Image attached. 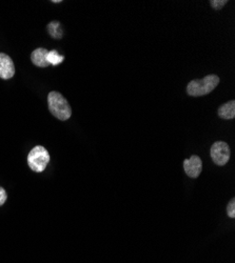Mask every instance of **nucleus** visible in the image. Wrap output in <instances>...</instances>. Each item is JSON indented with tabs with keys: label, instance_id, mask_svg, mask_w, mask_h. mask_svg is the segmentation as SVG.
<instances>
[{
	"label": "nucleus",
	"instance_id": "f257e3e1",
	"mask_svg": "<svg viewBox=\"0 0 235 263\" xmlns=\"http://www.w3.org/2000/svg\"><path fill=\"white\" fill-rule=\"evenodd\" d=\"M48 105L52 115L61 121L68 120L72 115V109L68 100L58 92L49 93Z\"/></svg>",
	"mask_w": 235,
	"mask_h": 263
},
{
	"label": "nucleus",
	"instance_id": "39448f33",
	"mask_svg": "<svg viewBox=\"0 0 235 263\" xmlns=\"http://www.w3.org/2000/svg\"><path fill=\"white\" fill-rule=\"evenodd\" d=\"M184 168L189 177L197 178L203 169V161L198 156L192 155L191 158L186 159L184 161Z\"/></svg>",
	"mask_w": 235,
	"mask_h": 263
},
{
	"label": "nucleus",
	"instance_id": "9d476101",
	"mask_svg": "<svg viewBox=\"0 0 235 263\" xmlns=\"http://www.w3.org/2000/svg\"><path fill=\"white\" fill-rule=\"evenodd\" d=\"M64 59V57L59 55L57 51H51L48 53V56H47V60L49 62V64H52V65H58L60 64Z\"/></svg>",
	"mask_w": 235,
	"mask_h": 263
},
{
	"label": "nucleus",
	"instance_id": "0eeeda50",
	"mask_svg": "<svg viewBox=\"0 0 235 263\" xmlns=\"http://www.w3.org/2000/svg\"><path fill=\"white\" fill-rule=\"evenodd\" d=\"M49 51L47 49L43 48H38L35 51H33L31 54V60L33 64L39 66V67H47L49 66V62L47 60V56H48Z\"/></svg>",
	"mask_w": 235,
	"mask_h": 263
},
{
	"label": "nucleus",
	"instance_id": "423d86ee",
	"mask_svg": "<svg viewBox=\"0 0 235 263\" xmlns=\"http://www.w3.org/2000/svg\"><path fill=\"white\" fill-rule=\"evenodd\" d=\"M15 75V65L11 57L0 53V78L8 80Z\"/></svg>",
	"mask_w": 235,
	"mask_h": 263
},
{
	"label": "nucleus",
	"instance_id": "f03ea898",
	"mask_svg": "<svg viewBox=\"0 0 235 263\" xmlns=\"http://www.w3.org/2000/svg\"><path fill=\"white\" fill-rule=\"evenodd\" d=\"M219 83V78L216 75H209L203 79H194L187 85V93L190 96L199 97L211 93Z\"/></svg>",
	"mask_w": 235,
	"mask_h": 263
},
{
	"label": "nucleus",
	"instance_id": "f8f14e48",
	"mask_svg": "<svg viewBox=\"0 0 235 263\" xmlns=\"http://www.w3.org/2000/svg\"><path fill=\"white\" fill-rule=\"evenodd\" d=\"M227 3H228L227 0H212L210 4H211V7L213 9L220 10Z\"/></svg>",
	"mask_w": 235,
	"mask_h": 263
},
{
	"label": "nucleus",
	"instance_id": "7ed1b4c3",
	"mask_svg": "<svg viewBox=\"0 0 235 263\" xmlns=\"http://www.w3.org/2000/svg\"><path fill=\"white\" fill-rule=\"evenodd\" d=\"M50 162V154L46 147L37 145L33 147L28 155V164L33 171L41 173Z\"/></svg>",
	"mask_w": 235,
	"mask_h": 263
},
{
	"label": "nucleus",
	"instance_id": "9b49d317",
	"mask_svg": "<svg viewBox=\"0 0 235 263\" xmlns=\"http://www.w3.org/2000/svg\"><path fill=\"white\" fill-rule=\"evenodd\" d=\"M227 213L230 218H234L235 217V199L232 198L231 201L229 202L227 207Z\"/></svg>",
	"mask_w": 235,
	"mask_h": 263
},
{
	"label": "nucleus",
	"instance_id": "1a4fd4ad",
	"mask_svg": "<svg viewBox=\"0 0 235 263\" xmlns=\"http://www.w3.org/2000/svg\"><path fill=\"white\" fill-rule=\"evenodd\" d=\"M48 31L50 35L55 39H61L62 38V30L59 21H52L48 25Z\"/></svg>",
	"mask_w": 235,
	"mask_h": 263
},
{
	"label": "nucleus",
	"instance_id": "6e6552de",
	"mask_svg": "<svg viewBox=\"0 0 235 263\" xmlns=\"http://www.w3.org/2000/svg\"><path fill=\"white\" fill-rule=\"evenodd\" d=\"M218 116L222 119L231 120L235 117V101L231 100L218 109Z\"/></svg>",
	"mask_w": 235,
	"mask_h": 263
},
{
	"label": "nucleus",
	"instance_id": "ddd939ff",
	"mask_svg": "<svg viewBox=\"0 0 235 263\" xmlns=\"http://www.w3.org/2000/svg\"><path fill=\"white\" fill-rule=\"evenodd\" d=\"M8 199V195H7V192L4 188L0 187V207H2V205H4L6 203Z\"/></svg>",
	"mask_w": 235,
	"mask_h": 263
},
{
	"label": "nucleus",
	"instance_id": "20e7f679",
	"mask_svg": "<svg viewBox=\"0 0 235 263\" xmlns=\"http://www.w3.org/2000/svg\"><path fill=\"white\" fill-rule=\"evenodd\" d=\"M211 157L215 164L225 165L230 159L229 145L223 141H216L211 146Z\"/></svg>",
	"mask_w": 235,
	"mask_h": 263
},
{
	"label": "nucleus",
	"instance_id": "4468645a",
	"mask_svg": "<svg viewBox=\"0 0 235 263\" xmlns=\"http://www.w3.org/2000/svg\"><path fill=\"white\" fill-rule=\"evenodd\" d=\"M53 3H54V4H60L61 2H60V0H54Z\"/></svg>",
	"mask_w": 235,
	"mask_h": 263
}]
</instances>
